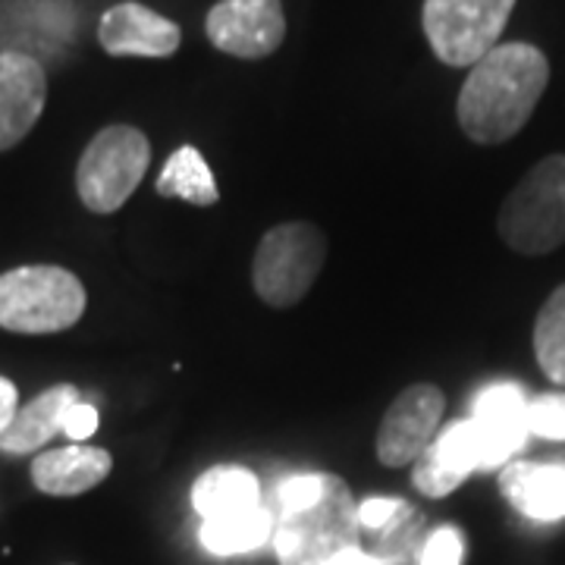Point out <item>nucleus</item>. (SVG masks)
I'll use <instances>...</instances> for the list:
<instances>
[{
  "instance_id": "obj_22",
  "label": "nucleus",
  "mask_w": 565,
  "mask_h": 565,
  "mask_svg": "<svg viewBox=\"0 0 565 565\" xmlns=\"http://www.w3.org/2000/svg\"><path fill=\"white\" fill-rule=\"evenodd\" d=\"M412 465H415V468H412V484L418 487L424 497H430V500L449 497L452 490H459V487H462V481H459V478H452L444 465L434 459L430 446H427V449H424L422 456H418V459H415Z\"/></svg>"
},
{
  "instance_id": "obj_5",
  "label": "nucleus",
  "mask_w": 565,
  "mask_h": 565,
  "mask_svg": "<svg viewBox=\"0 0 565 565\" xmlns=\"http://www.w3.org/2000/svg\"><path fill=\"white\" fill-rule=\"evenodd\" d=\"M151 163V141L136 126H104L85 145L76 167V192L92 214H114L132 199Z\"/></svg>"
},
{
  "instance_id": "obj_21",
  "label": "nucleus",
  "mask_w": 565,
  "mask_h": 565,
  "mask_svg": "<svg viewBox=\"0 0 565 565\" xmlns=\"http://www.w3.org/2000/svg\"><path fill=\"white\" fill-rule=\"evenodd\" d=\"M527 434L565 444V393H541L527 399Z\"/></svg>"
},
{
  "instance_id": "obj_17",
  "label": "nucleus",
  "mask_w": 565,
  "mask_h": 565,
  "mask_svg": "<svg viewBox=\"0 0 565 565\" xmlns=\"http://www.w3.org/2000/svg\"><path fill=\"white\" fill-rule=\"evenodd\" d=\"M154 189L163 199H182V202L195 204V207H211V204L221 202L217 180H214L211 167L202 158V151L192 148V145H182L180 151L170 154V161L163 163Z\"/></svg>"
},
{
  "instance_id": "obj_13",
  "label": "nucleus",
  "mask_w": 565,
  "mask_h": 565,
  "mask_svg": "<svg viewBox=\"0 0 565 565\" xmlns=\"http://www.w3.org/2000/svg\"><path fill=\"white\" fill-rule=\"evenodd\" d=\"M114 456L102 446L73 444L32 459V484L47 497H79L107 481Z\"/></svg>"
},
{
  "instance_id": "obj_26",
  "label": "nucleus",
  "mask_w": 565,
  "mask_h": 565,
  "mask_svg": "<svg viewBox=\"0 0 565 565\" xmlns=\"http://www.w3.org/2000/svg\"><path fill=\"white\" fill-rule=\"evenodd\" d=\"M17 412H20V390H17L13 381L0 377V434L10 427Z\"/></svg>"
},
{
  "instance_id": "obj_6",
  "label": "nucleus",
  "mask_w": 565,
  "mask_h": 565,
  "mask_svg": "<svg viewBox=\"0 0 565 565\" xmlns=\"http://www.w3.org/2000/svg\"><path fill=\"white\" fill-rule=\"evenodd\" d=\"M327 262V236L315 223L292 221L267 230L255 248L252 282L270 308H292L308 296Z\"/></svg>"
},
{
  "instance_id": "obj_12",
  "label": "nucleus",
  "mask_w": 565,
  "mask_h": 565,
  "mask_svg": "<svg viewBox=\"0 0 565 565\" xmlns=\"http://www.w3.org/2000/svg\"><path fill=\"white\" fill-rule=\"evenodd\" d=\"M481 444H484V471L505 465L527 440V399L515 384L484 386L475 399V415Z\"/></svg>"
},
{
  "instance_id": "obj_1",
  "label": "nucleus",
  "mask_w": 565,
  "mask_h": 565,
  "mask_svg": "<svg viewBox=\"0 0 565 565\" xmlns=\"http://www.w3.org/2000/svg\"><path fill=\"white\" fill-rule=\"evenodd\" d=\"M270 512L280 565H390L364 550L359 503L340 475L286 478Z\"/></svg>"
},
{
  "instance_id": "obj_9",
  "label": "nucleus",
  "mask_w": 565,
  "mask_h": 565,
  "mask_svg": "<svg viewBox=\"0 0 565 565\" xmlns=\"http://www.w3.org/2000/svg\"><path fill=\"white\" fill-rule=\"evenodd\" d=\"M446 396L437 384H412L390 403L377 430V459L386 468L415 462L434 444L444 422Z\"/></svg>"
},
{
  "instance_id": "obj_16",
  "label": "nucleus",
  "mask_w": 565,
  "mask_h": 565,
  "mask_svg": "<svg viewBox=\"0 0 565 565\" xmlns=\"http://www.w3.org/2000/svg\"><path fill=\"white\" fill-rule=\"evenodd\" d=\"M192 505L202 515V522L248 512V509L262 505L258 475L248 468H239V465H217L195 481Z\"/></svg>"
},
{
  "instance_id": "obj_24",
  "label": "nucleus",
  "mask_w": 565,
  "mask_h": 565,
  "mask_svg": "<svg viewBox=\"0 0 565 565\" xmlns=\"http://www.w3.org/2000/svg\"><path fill=\"white\" fill-rule=\"evenodd\" d=\"M465 541L456 527H437L418 553V565H462Z\"/></svg>"
},
{
  "instance_id": "obj_23",
  "label": "nucleus",
  "mask_w": 565,
  "mask_h": 565,
  "mask_svg": "<svg viewBox=\"0 0 565 565\" xmlns=\"http://www.w3.org/2000/svg\"><path fill=\"white\" fill-rule=\"evenodd\" d=\"M405 515H412V505L403 500H390V497H371L359 503V522H362V534H377L386 531L390 525L403 522Z\"/></svg>"
},
{
  "instance_id": "obj_2",
  "label": "nucleus",
  "mask_w": 565,
  "mask_h": 565,
  "mask_svg": "<svg viewBox=\"0 0 565 565\" xmlns=\"http://www.w3.org/2000/svg\"><path fill=\"white\" fill-rule=\"evenodd\" d=\"M550 85V61L541 47L525 41L497 44L471 66L456 117L462 132L478 145H503L531 120Z\"/></svg>"
},
{
  "instance_id": "obj_25",
  "label": "nucleus",
  "mask_w": 565,
  "mask_h": 565,
  "mask_svg": "<svg viewBox=\"0 0 565 565\" xmlns=\"http://www.w3.org/2000/svg\"><path fill=\"white\" fill-rule=\"evenodd\" d=\"M98 424H102V415H98V408L92 403H73L70 405V412L63 415V434L73 440V444H82V440H88L95 430H98Z\"/></svg>"
},
{
  "instance_id": "obj_11",
  "label": "nucleus",
  "mask_w": 565,
  "mask_h": 565,
  "mask_svg": "<svg viewBox=\"0 0 565 565\" xmlns=\"http://www.w3.org/2000/svg\"><path fill=\"white\" fill-rule=\"evenodd\" d=\"M98 41L110 57H173L180 51L182 32L173 20L154 13L151 7L122 0L110 7L98 22Z\"/></svg>"
},
{
  "instance_id": "obj_18",
  "label": "nucleus",
  "mask_w": 565,
  "mask_h": 565,
  "mask_svg": "<svg viewBox=\"0 0 565 565\" xmlns=\"http://www.w3.org/2000/svg\"><path fill=\"white\" fill-rule=\"evenodd\" d=\"M202 546L214 556H239L264 546L274 537V512L267 505H255L239 515L202 522Z\"/></svg>"
},
{
  "instance_id": "obj_14",
  "label": "nucleus",
  "mask_w": 565,
  "mask_h": 565,
  "mask_svg": "<svg viewBox=\"0 0 565 565\" xmlns=\"http://www.w3.org/2000/svg\"><path fill=\"white\" fill-rule=\"evenodd\" d=\"M500 490L525 519H565V465L509 462L500 475Z\"/></svg>"
},
{
  "instance_id": "obj_7",
  "label": "nucleus",
  "mask_w": 565,
  "mask_h": 565,
  "mask_svg": "<svg viewBox=\"0 0 565 565\" xmlns=\"http://www.w3.org/2000/svg\"><path fill=\"white\" fill-rule=\"evenodd\" d=\"M512 10L515 0H424V35L446 66H475L500 44Z\"/></svg>"
},
{
  "instance_id": "obj_10",
  "label": "nucleus",
  "mask_w": 565,
  "mask_h": 565,
  "mask_svg": "<svg viewBox=\"0 0 565 565\" xmlns=\"http://www.w3.org/2000/svg\"><path fill=\"white\" fill-rule=\"evenodd\" d=\"M47 104V73L22 51L0 54V151L17 148L41 120Z\"/></svg>"
},
{
  "instance_id": "obj_15",
  "label": "nucleus",
  "mask_w": 565,
  "mask_h": 565,
  "mask_svg": "<svg viewBox=\"0 0 565 565\" xmlns=\"http://www.w3.org/2000/svg\"><path fill=\"white\" fill-rule=\"evenodd\" d=\"M73 403H79V390L73 384H57L44 390L29 405H20L10 427L0 434V452L7 456L39 452L54 434H63V415Z\"/></svg>"
},
{
  "instance_id": "obj_8",
  "label": "nucleus",
  "mask_w": 565,
  "mask_h": 565,
  "mask_svg": "<svg viewBox=\"0 0 565 565\" xmlns=\"http://www.w3.org/2000/svg\"><path fill=\"white\" fill-rule=\"evenodd\" d=\"M207 41L239 61H264L286 39L280 0H217L204 20Z\"/></svg>"
},
{
  "instance_id": "obj_4",
  "label": "nucleus",
  "mask_w": 565,
  "mask_h": 565,
  "mask_svg": "<svg viewBox=\"0 0 565 565\" xmlns=\"http://www.w3.org/2000/svg\"><path fill=\"white\" fill-rule=\"evenodd\" d=\"M497 230L519 255H550L565 245V154L534 163L500 207Z\"/></svg>"
},
{
  "instance_id": "obj_3",
  "label": "nucleus",
  "mask_w": 565,
  "mask_h": 565,
  "mask_svg": "<svg viewBox=\"0 0 565 565\" xmlns=\"http://www.w3.org/2000/svg\"><path fill=\"white\" fill-rule=\"evenodd\" d=\"M85 286L57 264H25L0 274V327L10 333L44 337L82 321Z\"/></svg>"
},
{
  "instance_id": "obj_19",
  "label": "nucleus",
  "mask_w": 565,
  "mask_h": 565,
  "mask_svg": "<svg viewBox=\"0 0 565 565\" xmlns=\"http://www.w3.org/2000/svg\"><path fill=\"white\" fill-rule=\"evenodd\" d=\"M534 355L546 377L565 386V282L550 292L534 321Z\"/></svg>"
},
{
  "instance_id": "obj_20",
  "label": "nucleus",
  "mask_w": 565,
  "mask_h": 565,
  "mask_svg": "<svg viewBox=\"0 0 565 565\" xmlns=\"http://www.w3.org/2000/svg\"><path fill=\"white\" fill-rule=\"evenodd\" d=\"M430 452L462 484L471 471H484V444H481L478 424L471 418L449 424L446 430H440L430 444Z\"/></svg>"
}]
</instances>
